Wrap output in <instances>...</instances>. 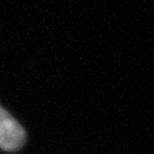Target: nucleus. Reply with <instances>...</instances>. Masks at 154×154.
Returning <instances> with one entry per match:
<instances>
[{"label":"nucleus","instance_id":"obj_1","mask_svg":"<svg viewBox=\"0 0 154 154\" xmlns=\"http://www.w3.org/2000/svg\"><path fill=\"white\" fill-rule=\"evenodd\" d=\"M26 141V132L21 123L0 105V148L7 152L18 150Z\"/></svg>","mask_w":154,"mask_h":154}]
</instances>
